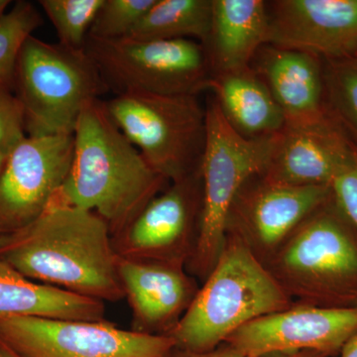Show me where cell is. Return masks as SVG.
Returning a JSON list of instances; mask_svg holds the SVG:
<instances>
[{
  "label": "cell",
  "instance_id": "cell-30",
  "mask_svg": "<svg viewBox=\"0 0 357 357\" xmlns=\"http://www.w3.org/2000/svg\"><path fill=\"white\" fill-rule=\"evenodd\" d=\"M340 352H342L340 357H357V333L347 340Z\"/></svg>",
  "mask_w": 357,
  "mask_h": 357
},
{
  "label": "cell",
  "instance_id": "cell-7",
  "mask_svg": "<svg viewBox=\"0 0 357 357\" xmlns=\"http://www.w3.org/2000/svg\"><path fill=\"white\" fill-rule=\"evenodd\" d=\"M84 51L107 89L164 96H198L208 89L211 70L203 45L190 39L141 41L89 37Z\"/></svg>",
  "mask_w": 357,
  "mask_h": 357
},
{
  "label": "cell",
  "instance_id": "cell-22",
  "mask_svg": "<svg viewBox=\"0 0 357 357\" xmlns=\"http://www.w3.org/2000/svg\"><path fill=\"white\" fill-rule=\"evenodd\" d=\"M44 20L31 2L20 0L0 18V86L13 91L21 48Z\"/></svg>",
  "mask_w": 357,
  "mask_h": 357
},
{
  "label": "cell",
  "instance_id": "cell-23",
  "mask_svg": "<svg viewBox=\"0 0 357 357\" xmlns=\"http://www.w3.org/2000/svg\"><path fill=\"white\" fill-rule=\"evenodd\" d=\"M105 0H40L39 4L55 28L59 44L84 50L91 26Z\"/></svg>",
  "mask_w": 357,
  "mask_h": 357
},
{
  "label": "cell",
  "instance_id": "cell-29",
  "mask_svg": "<svg viewBox=\"0 0 357 357\" xmlns=\"http://www.w3.org/2000/svg\"><path fill=\"white\" fill-rule=\"evenodd\" d=\"M261 357H326L325 354L312 351L283 352V354H268Z\"/></svg>",
  "mask_w": 357,
  "mask_h": 357
},
{
  "label": "cell",
  "instance_id": "cell-3",
  "mask_svg": "<svg viewBox=\"0 0 357 357\" xmlns=\"http://www.w3.org/2000/svg\"><path fill=\"white\" fill-rule=\"evenodd\" d=\"M204 281L169 335L181 351H213L249 321L292 305L290 296L236 232L227 231L222 255Z\"/></svg>",
  "mask_w": 357,
  "mask_h": 357
},
{
  "label": "cell",
  "instance_id": "cell-1",
  "mask_svg": "<svg viewBox=\"0 0 357 357\" xmlns=\"http://www.w3.org/2000/svg\"><path fill=\"white\" fill-rule=\"evenodd\" d=\"M0 260L30 280L91 299H124L109 225L93 211L50 204L25 227L0 234Z\"/></svg>",
  "mask_w": 357,
  "mask_h": 357
},
{
  "label": "cell",
  "instance_id": "cell-11",
  "mask_svg": "<svg viewBox=\"0 0 357 357\" xmlns=\"http://www.w3.org/2000/svg\"><path fill=\"white\" fill-rule=\"evenodd\" d=\"M199 170L159 192L112 236L119 257L187 264L196 243L201 213Z\"/></svg>",
  "mask_w": 357,
  "mask_h": 357
},
{
  "label": "cell",
  "instance_id": "cell-13",
  "mask_svg": "<svg viewBox=\"0 0 357 357\" xmlns=\"http://www.w3.org/2000/svg\"><path fill=\"white\" fill-rule=\"evenodd\" d=\"M331 196L328 185H292L255 176L232 204L227 231L243 237L252 250L272 255Z\"/></svg>",
  "mask_w": 357,
  "mask_h": 357
},
{
  "label": "cell",
  "instance_id": "cell-34",
  "mask_svg": "<svg viewBox=\"0 0 357 357\" xmlns=\"http://www.w3.org/2000/svg\"><path fill=\"white\" fill-rule=\"evenodd\" d=\"M354 56V57H357V39L356 42V46H354V52H352V55Z\"/></svg>",
  "mask_w": 357,
  "mask_h": 357
},
{
  "label": "cell",
  "instance_id": "cell-20",
  "mask_svg": "<svg viewBox=\"0 0 357 357\" xmlns=\"http://www.w3.org/2000/svg\"><path fill=\"white\" fill-rule=\"evenodd\" d=\"M105 303L26 278L0 260V319L34 317L102 321Z\"/></svg>",
  "mask_w": 357,
  "mask_h": 357
},
{
  "label": "cell",
  "instance_id": "cell-12",
  "mask_svg": "<svg viewBox=\"0 0 357 357\" xmlns=\"http://www.w3.org/2000/svg\"><path fill=\"white\" fill-rule=\"evenodd\" d=\"M357 333V307L300 304L253 319L225 344L244 357L312 351L333 356Z\"/></svg>",
  "mask_w": 357,
  "mask_h": 357
},
{
  "label": "cell",
  "instance_id": "cell-14",
  "mask_svg": "<svg viewBox=\"0 0 357 357\" xmlns=\"http://www.w3.org/2000/svg\"><path fill=\"white\" fill-rule=\"evenodd\" d=\"M180 262L117 256L124 299H128L131 331L169 337L191 306L199 289Z\"/></svg>",
  "mask_w": 357,
  "mask_h": 357
},
{
  "label": "cell",
  "instance_id": "cell-5",
  "mask_svg": "<svg viewBox=\"0 0 357 357\" xmlns=\"http://www.w3.org/2000/svg\"><path fill=\"white\" fill-rule=\"evenodd\" d=\"M98 68L77 51L30 36L21 48L13 93L29 137L74 135L84 105L107 93Z\"/></svg>",
  "mask_w": 357,
  "mask_h": 357
},
{
  "label": "cell",
  "instance_id": "cell-26",
  "mask_svg": "<svg viewBox=\"0 0 357 357\" xmlns=\"http://www.w3.org/2000/svg\"><path fill=\"white\" fill-rule=\"evenodd\" d=\"M25 134L22 105L13 91L0 86V152L10 154Z\"/></svg>",
  "mask_w": 357,
  "mask_h": 357
},
{
  "label": "cell",
  "instance_id": "cell-17",
  "mask_svg": "<svg viewBox=\"0 0 357 357\" xmlns=\"http://www.w3.org/2000/svg\"><path fill=\"white\" fill-rule=\"evenodd\" d=\"M256 56L253 70L278 103L285 124L306 123L326 116L323 67L318 56L273 45L263 47Z\"/></svg>",
  "mask_w": 357,
  "mask_h": 357
},
{
  "label": "cell",
  "instance_id": "cell-2",
  "mask_svg": "<svg viewBox=\"0 0 357 357\" xmlns=\"http://www.w3.org/2000/svg\"><path fill=\"white\" fill-rule=\"evenodd\" d=\"M167 182L115 126L102 100H96L79 114L72 167L50 204L93 211L109 225L114 236Z\"/></svg>",
  "mask_w": 357,
  "mask_h": 357
},
{
  "label": "cell",
  "instance_id": "cell-32",
  "mask_svg": "<svg viewBox=\"0 0 357 357\" xmlns=\"http://www.w3.org/2000/svg\"><path fill=\"white\" fill-rule=\"evenodd\" d=\"M11 3V1L9 0H0V18L6 14V10L7 7L9 6V4Z\"/></svg>",
  "mask_w": 357,
  "mask_h": 357
},
{
  "label": "cell",
  "instance_id": "cell-27",
  "mask_svg": "<svg viewBox=\"0 0 357 357\" xmlns=\"http://www.w3.org/2000/svg\"><path fill=\"white\" fill-rule=\"evenodd\" d=\"M331 189L337 208L357 229V150L349 165L333 180Z\"/></svg>",
  "mask_w": 357,
  "mask_h": 357
},
{
  "label": "cell",
  "instance_id": "cell-18",
  "mask_svg": "<svg viewBox=\"0 0 357 357\" xmlns=\"http://www.w3.org/2000/svg\"><path fill=\"white\" fill-rule=\"evenodd\" d=\"M268 39L266 1L213 0L211 32L203 45L211 76L250 68Z\"/></svg>",
  "mask_w": 357,
  "mask_h": 357
},
{
  "label": "cell",
  "instance_id": "cell-9",
  "mask_svg": "<svg viewBox=\"0 0 357 357\" xmlns=\"http://www.w3.org/2000/svg\"><path fill=\"white\" fill-rule=\"evenodd\" d=\"M0 338L24 357H172V337L122 330L107 321L16 317L0 319Z\"/></svg>",
  "mask_w": 357,
  "mask_h": 357
},
{
  "label": "cell",
  "instance_id": "cell-31",
  "mask_svg": "<svg viewBox=\"0 0 357 357\" xmlns=\"http://www.w3.org/2000/svg\"><path fill=\"white\" fill-rule=\"evenodd\" d=\"M0 357H24L0 338Z\"/></svg>",
  "mask_w": 357,
  "mask_h": 357
},
{
  "label": "cell",
  "instance_id": "cell-21",
  "mask_svg": "<svg viewBox=\"0 0 357 357\" xmlns=\"http://www.w3.org/2000/svg\"><path fill=\"white\" fill-rule=\"evenodd\" d=\"M213 0H156L128 38L141 41L190 39L208 41Z\"/></svg>",
  "mask_w": 357,
  "mask_h": 357
},
{
  "label": "cell",
  "instance_id": "cell-6",
  "mask_svg": "<svg viewBox=\"0 0 357 357\" xmlns=\"http://www.w3.org/2000/svg\"><path fill=\"white\" fill-rule=\"evenodd\" d=\"M103 105L115 126L168 182L199 170L206 115L198 96L129 91Z\"/></svg>",
  "mask_w": 357,
  "mask_h": 357
},
{
  "label": "cell",
  "instance_id": "cell-8",
  "mask_svg": "<svg viewBox=\"0 0 357 357\" xmlns=\"http://www.w3.org/2000/svg\"><path fill=\"white\" fill-rule=\"evenodd\" d=\"M326 204L294 229L266 266L288 295L300 298L302 304L357 281L356 239L342 218L326 210Z\"/></svg>",
  "mask_w": 357,
  "mask_h": 357
},
{
  "label": "cell",
  "instance_id": "cell-15",
  "mask_svg": "<svg viewBox=\"0 0 357 357\" xmlns=\"http://www.w3.org/2000/svg\"><path fill=\"white\" fill-rule=\"evenodd\" d=\"M268 45L337 59L351 56L357 39V0L267 2Z\"/></svg>",
  "mask_w": 357,
  "mask_h": 357
},
{
  "label": "cell",
  "instance_id": "cell-16",
  "mask_svg": "<svg viewBox=\"0 0 357 357\" xmlns=\"http://www.w3.org/2000/svg\"><path fill=\"white\" fill-rule=\"evenodd\" d=\"M328 115L285 124L275 138L263 177L292 185H332L356 152Z\"/></svg>",
  "mask_w": 357,
  "mask_h": 357
},
{
  "label": "cell",
  "instance_id": "cell-33",
  "mask_svg": "<svg viewBox=\"0 0 357 357\" xmlns=\"http://www.w3.org/2000/svg\"><path fill=\"white\" fill-rule=\"evenodd\" d=\"M7 158H8V155L0 152V176H1L2 171H3L4 167H6Z\"/></svg>",
  "mask_w": 357,
  "mask_h": 357
},
{
  "label": "cell",
  "instance_id": "cell-19",
  "mask_svg": "<svg viewBox=\"0 0 357 357\" xmlns=\"http://www.w3.org/2000/svg\"><path fill=\"white\" fill-rule=\"evenodd\" d=\"M208 89L229 126L243 137H268L285 126L278 103L251 67L213 75Z\"/></svg>",
  "mask_w": 357,
  "mask_h": 357
},
{
  "label": "cell",
  "instance_id": "cell-4",
  "mask_svg": "<svg viewBox=\"0 0 357 357\" xmlns=\"http://www.w3.org/2000/svg\"><path fill=\"white\" fill-rule=\"evenodd\" d=\"M206 145L199 174L201 213L196 243L185 267L206 280L222 255L227 241L232 204L248 180L266 169L277 134L268 137H243L223 116L215 98L206 107Z\"/></svg>",
  "mask_w": 357,
  "mask_h": 357
},
{
  "label": "cell",
  "instance_id": "cell-35",
  "mask_svg": "<svg viewBox=\"0 0 357 357\" xmlns=\"http://www.w3.org/2000/svg\"><path fill=\"white\" fill-rule=\"evenodd\" d=\"M354 306L357 307V297L354 299Z\"/></svg>",
  "mask_w": 357,
  "mask_h": 357
},
{
  "label": "cell",
  "instance_id": "cell-10",
  "mask_svg": "<svg viewBox=\"0 0 357 357\" xmlns=\"http://www.w3.org/2000/svg\"><path fill=\"white\" fill-rule=\"evenodd\" d=\"M74 135L26 137L0 176V234L17 231L48 208L69 175Z\"/></svg>",
  "mask_w": 357,
  "mask_h": 357
},
{
  "label": "cell",
  "instance_id": "cell-28",
  "mask_svg": "<svg viewBox=\"0 0 357 357\" xmlns=\"http://www.w3.org/2000/svg\"><path fill=\"white\" fill-rule=\"evenodd\" d=\"M172 357H244L243 354H239L234 347L229 344H222L217 349L210 351L194 352L181 351L175 349L173 351Z\"/></svg>",
  "mask_w": 357,
  "mask_h": 357
},
{
  "label": "cell",
  "instance_id": "cell-24",
  "mask_svg": "<svg viewBox=\"0 0 357 357\" xmlns=\"http://www.w3.org/2000/svg\"><path fill=\"white\" fill-rule=\"evenodd\" d=\"M324 73L325 93L333 109L357 136V57L328 59Z\"/></svg>",
  "mask_w": 357,
  "mask_h": 357
},
{
  "label": "cell",
  "instance_id": "cell-25",
  "mask_svg": "<svg viewBox=\"0 0 357 357\" xmlns=\"http://www.w3.org/2000/svg\"><path fill=\"white\" fill-rule=\"evenodd\" d=\"M156 0H105L89 37L102 40L126 38Z\"/></svg>",
  "mask_w": 357,
  "mask_h": 357
}]
</instances>
